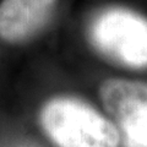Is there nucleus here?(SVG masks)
Segmentation results:
<instances>
[{
	"label": "nucleus",
	"instance_id": "obj_3",
	"mask_svg": "<svg viewBox=\"0 0 147 147\" xmlns=\"http://www.w3.org/2000/svg\"><path fill=\"white\" fill-rule=\"evenodd\" d=\"M99 97L120 132L124 147H147V84L108 79Z\"/></svg>",
	"mask_w": 147,
	"mask_h": 147
},
{
	"label": "nucleus",
	"instance_id": "obj_2",
	"mask_svg": "<svg viewBox=\"0 0 147 147\" xmlns=\"http://www.w3.org/2000/svg\"><path fill=\"white\" fill-rule=\"evenodd\" d=\"M91 44L118 65L147 67V17L131 9L110 6L98 11L88 26Z\"/></svg>",
	"mask_w": 147,
	"mask_h": 147
},
{
	"label": "nucleus",
	"instance_id": "obj_4",
	"mask_svg": "<svg viewBox=\"0 0 147 147\" xmlns=\"http://www.w3.org/2000/svg\"><path fill=\"white\" fill-rule=\"evenodd\" d=\"M58 0H3L0 37L10 43L31 38L45 26Z\"/></svg>",
	"mask_w": 147,
	"mask_h": 147
},
{
	"label": "nucleus",
	"instance_id": "obj_1",
	"mask_svg": "<svg viewBox=\"0 0 147 147\" xmlns=\"http://www.w3.org/2000/svg\"><path fill=\"white\" fill-rule=\"evenodd\" d=\"M39 121L58 147H119L121 142L115 124L77 98L48 100L40 110Z\"/></svg>",
	"mask_w": 147,
	"mask_h": 147
}]
</instances>
